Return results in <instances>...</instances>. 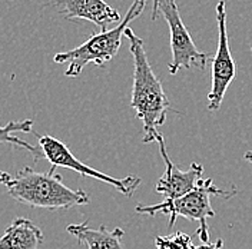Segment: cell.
Returning <instances> with one entry per match:
<instances>
[{"label": "cell", "mask_w": 252, "mask_h": 249, "mask_svg": "<svg viewBox=\"0 0 252 249\" xmlns=\"http://www.w3.org/2000/svg\"><path fill=\"white\" fill-rule=\"evenodd\" d=\"M129 39V50L133 58V86L130 108L136 112V118L143 124V143L157 140L158 127L166 122V115L171 112V103L165 94L160 80L154 73L145 45L135 31L127 28L124 33Z\"/></svg>", "instance_id": "1"}, {"label": "cell", "mask_w": 252, "mask_h": 249, "mask_svg": "<svg viewBox=\"0 0 252 249\" xmlns=\"http://www.w3.org/2000/svg\"><path fill=\"white\" fill-rule=\"evenodd\" d=\"M4 187L16 202L31 208L63 211L91 202L85 190H73L66 187L62 176L55 173L52 168L47 172H36L25 166L16 173L15 178H10Z\"/></svg>", "instance_id": "2"}, {"label": "cell", "mask_w": 252, "mask_h": 249, "mask_svg": "<svg viewBox=\"0 0 252 249\" xmlns=\"http://www.w3.org/2000/svg\"><path fill=\"white\" fill-rule=\"evenodd\" d=\"M235 193V187L225 190V189L215 187L212 179L201 178L196 187L187 195L176 198L173 201H163L155 205H138L135 211L136 214H143L149 217H155L158 214L169 215V222H168L169 229L175 225L176 219L179 217L196 220L199 223L196 229V235L204 244H206L209 241L208 218L215 217V211L212 209V205H211V195L223 196L225 199H228V198H232Z\"/></svg>", "instance_id": "3"}, {"label": "cell", "mask_w": 252, "mask_h": 249, "mask_svg": "<svg viewBox=\"0 0 252 249\" xmlns=\"http://www.w3.org/2000/svg\"><path fill=\"white\" fill-rule=\"evenodd\" d=\"M146 1L148 0H133L126 16L121 20V23L116 28L106 31H100L97 34H92L80 46L75 47L72 50H67V52L58 53L53 58L55 63H61V64L67 63L69 64L64 72V76L76 78L91 63H94L97 66H103L105 63L112 61L119 52V47L122 43V36L127 29L129 23L142 15V12L145 10Z\"/></svg>", "instance_id": "4"}, {"label": "cell", "mask_w": 252, "mask_h": 249, "mask_svg": "<svg viewBox=\"0 0 252 249\" xmlns=\"http://www.w3.org/2000/svg\"><path fill=\"white\" fill-rule=\"evenodd\" d=\"M37 139H39V148L43 154V157L49 160V163L52 165V169H55V171H56V168H66V169L76 172L82 176L97 179L100 182H105L110 187H113L116 190H119L121 193H124L129 198L135 193V190L141 185L142 179L135 175H129L126 178L118 179V178H113L110 175L102 173V172L91 168L89 165L76 159V156L70 152V149L63 143L62 140L56 139L53 136H49V135L40 136L39 135Z\"/></svg>", "instance_id": "5"}, {"label": "cell", "mask_w": 252, "mask_h": 249, "mask_svg": "<svg viewBox=\"0 0 252 249\" xmlns=\"http://www.w3.org/2000/svg\"><path fill=\"white\" fill-rule=\"evenodd\" d=\"M159 13H162L166 19L171 31L172 61L168 67L169 73L176 75L179 69H190V67H198L204 70L211 58L204 52L198 50V47L195 46L187 26L181 19L176 0H160Z\"/></svg>", "instance_id": "6"}, {"label": "cell", "mask_w": 252, "mask_h": 249, "mask_svg": "<svg viewBox=\"0 0 252 249\" xmlns=\"http://www.w3.org/2000/svg\"><path fill=\"white\" fill-rule=\"evenodd\" d=\"M217 22H218V47H217V55L211 59L212 86L208 93L209 112H217L220 109L223 102V96L236 75V66L231 53L228 31H226V9L223 0H220L217 4Z\"/></svg>", "instance_id": "7"}, {"label": "cell", "mask_w": 252, "mask_h": 249, "mask_svg": "<svg viewBox=\"0 0 252 249\" xmlns=\"http://www.w3.org/2000/svg\"><path fill=\"white\" fill-rule=\"evenodd\" d=\"M158 145H159V152L165 162V172L160 176V179L157 182V192L163 196V201H173L176 198H181L190 192L196 187L198 181L202 178L204 168L199 163H190V168L188 171H181L168 155L165 140L160 133L157 135Z\"/></svg>", "instance_id": "8"}, {"label": "cell", "mask_w": 252, "mask_h": 249, "mask_svg": "<svg viewBox=\"0 0 252 249\" xmlns=\"http://www.w3.org/2000/svg\"><path fill=\"white\" fill-rule=\"evenodd\" d=\"M64 19H83L94 23L100 31H109L112 23L121 22V15L105 0H56Z\"/></svg>", "instance_id": "9"}, {"label": "cell", "mask_w": 252, "mask_h": 249, "mask_svg": "<svg viewBox=\"0 0 252 249\" xmlns=\"http://www.w3.org/2000/svg\"><path fill=\"white\" fill-rule=\"evenodd\" d=\"M66 231L75 236L85 249H125L122 245V238L125 235L122 228L109 231L105 225H102L100 228L94 229L88 225V220H85L82 223L69 225Z\"/></svg>", "instance_id": "10"}, {"label": "cell", "mask_w": 252, "mask_h": 249, "mask_svg": "<svg viewBox=\"0 0 252 249\" xmlns=\"http://www.w3.org/2000/svg\"><path fill=\"white\" fill-rule=\"evenodd\" d=\"M45 235L31 219L16 218L0 238V249H39Z\"/></svg>", "instance_id": "11"}, {"label": "cell", "mask_w": 252, "mask_h": 249, "mask_svg": "<svg viewBox=\"0 0 252 249\" xmlns=\"http://www.w3.org/2000/svg\"><path fill=\"white\" fill-rule=\"evenodd\" d=\"M15 132H25V133H33L36 136H39L34 130H33V121L26 119V121H15V122H9L4 126H0V143H7V145H15L19 148H25L26 151H29L34 159V162H39L43 154L40 151V148L32 146L31 143H28L26 140L20 139L15 136Z\"/></svg>", "instance_id": "12"}, {"label": "cell", "mask_w": 252, "mask_h": 249, "mask_svg": "<svg viewBox=\"0 0 252 249\" xmlns=\"http://www.w3.org/2000/svg\"><path fill=\"white\" fill-rule=\"evenodd\" d=\"M155 247L157 249H195L192 238L181 231L166 236H157Z\"/></svg>", "instance_id": "13"}, {"label": "cell", "mask_w": 252, "mask_h": 249, "mask_svg": "<svg viewBox=\"0 0 252 249\" xmlns=\"http://www.w3.org/2000/svg\"><path fill=\"white\" fill-rule=\"evenodd\" d=\"M223 248V241L222 239H218L217 242L211 244V242H206V244H202V245H195V249H222Z\"/></svg>", "instance_id": "14"}, {"label": "cell", "mask_w": 252, "mask_h": 249, "mask_svg": "<svg viewBox=\"0 0 252 249\" xmlns=\"http://www.w3.org/2000/svg\"><path fill=\"white\" fill-rule=\"evenodd\" d=\"M154 1V4H152V20H157L158 16H159V3H160V0H152Z\"/></svg>", "instance_id": "15"}, {"label": "cell", "mask_w": 252, "mask_h": 249, "mask_svg": "<svg viewBox=\"0 0 252 249\" xmlns=\"http://www.w3.org/2000/svg\"><path fill=\"white\" fill-rule=\"evenodd\" d=\"M10 178H12V176H10L7 172L0 171V184H1V185H6V184L10 181Z\"/></svg>", "instance_id": "16"}, {"label": "cell", "mask_w": 252, "mask_h": 249, "mask_svg": "<svg viewBox=\"0 0 252 249\" xmlns=\"http://www.w3.org/2000/svg\"><path fill=\"white\" fill-rule=\"evenodd\" d=\"M244 159H245L247 162L252 163V151H248V152L245 154V156H244Z\"/></svg>", "instance_id": "17"}, {"label": "cell", "mask_w": 252, "mask_h": 249, "mask_svg": "<svg viewBox=\"0 0 252 249\" xmlns=\"http://www.w3.org/2000/svg\"><path fill=\"white\" fill-rule=\"evenodd\" d=\"M251 50H252V47H251Z\"/></svg>", "instance_id": "18"}]
</instances>
